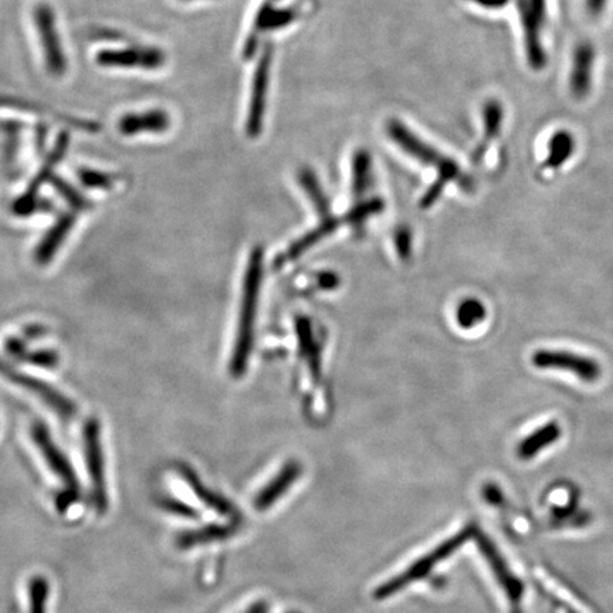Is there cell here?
<instances>
[{
	"mask_svg": "<svg viewBox=\"0 0 613 613\" xmlns=\"http://www.w3.org/2000/svg\"><path fill=\"white\" fill-rule=\"evenodd\" d=\"M367 149L355 152L352 158V192L355 196L365 193L372 181V161Z\"/></svg>",
	"mask_w": 613,
	"mask_h": 613,
	"instance_id": "484cf974",
	"label": "cell"
},
{
	"mask_svg": "<svg viewBox=\"0 0 613 613\" xmlns=\"http://www.w3.org/2000/svg\"><path fill=\"white\" fill-rule=\"evenodd\" d=\"M171 127V117L164 110H149L145 113H131L124 115L118 123V130L125 137L142 134V132H152L161 134Z\"/></svg>",
	"mask_w": 613,
	"mask_h": 613,
	"instance_id": "ac0fdd59",
	"label": "cell"
},
{
	"mask_svg": "<svg viewBox=\"0 0 613 613\" xmlns=\"http://www.w3.org/2000/svg\"><path fill=\"white\" fill-rule=\"evenodd\" d=\"M69 142V135L63 132L59 140H57L56 145H54L52 152H50L49 157L44 161L42 168L39 169L33 181L27 186L25 193L13 203L12 211L16 216L26 218V216L32 215V213L42 208V205H40L42 202L39 201L40 189H42V186L46 184V182H50V179L53 178V169L62 161L67 148H69Z\"/></svg>",
	"mask_w": 613,
	"mask_h": 613,
	"instance_id": "30bf717a",
	"label": "cell"
},
{
	"mask_svg": "<svg viewBox=\"0 0 613 613\" xmlns=\"http://www.w3.org/2000/svg\"><path fill=\"white\" fill-rule=\"evenodd\" d=\"M233 533H235V527L209 524V526L179 534L176 537V545H178L179 550H189V548L198 547V545L226 540V538L232 537Z\"/></svg>",
	"mask_w": 613,
	"mask_h": 613,
	"instance_id": "44dd1931",
	"label": "cell"
},
{
	"mask_svg": "<svg viewBox=\"0 0 613 613\" xmlns=\"http://www.w3.org/2000/svg\"><path fill=\"white\" fill-rule=\"evenodd\" d=\"M96 62L103 67H141L144 70H158L167 62V56L155 47H128V49H108L97 53Z\"/></svg>",
	"mask_w": 613,
	"mask_h": 613,
	"instance_id": "7c38bea8",
	"label": "cell"
},
{
	"mask_svg": "<svg viewBox=\"0 0 613 613\" xmlns=\"http://www.w3.org/2000/svg\"><path fill=\"white\" fill-rule=\"evenodd\" d=\"M516 2L524 32L528 63L534 70H543L547 64V56L544 53L543 43H541V27L547 16L535 8L531 0H516Z\"/></svg>",
	"mask_w": 613,
	"mask_h": 613,
	"instance_id": "5bb4252c",
	"label": "cell"
},
{
	"mask_svg": "<svg viewBox=\"0 0 613 613\" xmlns=\"http://www.w3.org/2000/svg\"><path fill=\"white\" fill-rule=\"evenodd\" d=\"M23 333H25L26 338H29V340H33V338H39L42 337V335L46 334V328L42 327V325L37 324L27 325L25 330H23Z\"/></svg>",
	"mask_w": 613,
	"mask_h": 613,
	"instance_id": "f35d334b",
	"label": "cell"
},
{
	"mask_svg": "<svg viewBox=\"0 0 613 613\" xmlns=\"http://www.w3.org/2000/svg\"><path fill=\"white\" fill-rule=\"evenodd\" d=\"M176 470L181 474L182 479L185 480L186 484H188L189 489L192 490V493L198 497L199 500L202 501L203 504H206L209 508H212L215 513L220 514L223 517H236L237 511L235 506L225 497L220 496V494L216 493V491H212L202 483V480L199 479L198 474L195 473V470L191 469L185 463H178L176 465Z\"/></svg>",
	"mask_w": 613,
	"mask_h": 613,
	"instance_id": "2e32d148",
	"label": "cell"
},
{
	"mask_svg": "<svg viewBox=\"0 0 613 613\" xmlns=\"http://www.w3.org/2000/svg\"><path fill=\"white\" fill-rule=\"evenodd\" d=\"M531 362L538 369L571 372L587 384H594L602 375L598 361L570 351L538 350L531 357Z\"/></svg>",
	"mask_w": 613,
	"mask_h": 613,
	"instance_id": "ba28073f",
	"label": "cell"
},
{
	"mask_svg": "<svg viewBox=\"0 0 613 613\" xmlns=\"http://www.w3.org/2000/svg\"><path fill=\"white\" fill-rule=\"evenodd\" d=\"M338 283H340V279L334 273H321L317 277V284L320 289L333 290L335 287H338Z\"/></svg>",
	"mask_w": 613,
	"mask_h": 613,
	"instance_id": "d590c367",
	"label": "cell"
},
{
	"mask_svg": "<svg viewBox=\"0 0 613 613\" xmlns=\"http://www.w3.org/2000/svg\"><path fill=\"white\" fill-rule=\"evenodd\" d=\"M74 225H76V215L73 212L63 213L62 216H59L49 232L44 235L42 242L36 247L35 259L37 264L46 266V264L52 262L53 257L59 252Z\"/></svg>",
	"mask_w": 613,
	"mask_h": 613,
	"instance_id": "d6986e66",
	"label": "cell"
},
{
	"mask_svg": "<svg viewBox=\"0 0 613 613\" xmlns=\"http://www.w3.org/2000/svg\"><path fill=\"white\" fill-rule=\"evenodd\" d=\"M84 453L90 482L93 484V503L97 513L106 514L108 508L106 466L101 445V426L96 418L87 419L83 429Z\"/></svg>",
	"mask_w": 613,
	"mask_h": 613,
	"instance_id": "277c9868",
	"label": "cell"
},
{
	"mask_svg": "<svg viewBox=\"0 0 613 613\" xmlns=\"http://www.w3.org/2000/svg\"><path fill=\"white\" fill-rule=\"evenodd\" d=\"M467 2L474 3L480 8L497 10L506 8L510 0H467Z\"/></svg>",
	"mask_w": 613,
	"mask_h": 613,
	"instance_id": "8d00e7d4",
	"label": "cell"
},
{
	"mask_svg": "<svg viewBox=\"0 0 613 613\" xmlns=\"http://www.w3.org/2000/svg\"><path fill=\"white\" fill-rule=\"evenodd\" d=\"M562 429L558 422L551 421L531 432L517 446V456L521 460H531L540 455L543 450L554 445L561 439Z\"/></svg>",
	"mask_w": 613,
	"mask_h": 613,
	"instance_id": "ffe728a7",
	"label": "cell"
},
{
	"mask_svg": "<svg viewBox=\"0 0 613 613\" xmlns=\"http://www.w3.org/2000/svg\"><path fill=\"white\" fill-rule=\"evenodd\" d=\"M81 184L91 189H110L114 185V178L104 172L94 171V169L81 168L77 172Z\"/></svg>",
	"mask_w": 613,
	"mask_h": 613,
	"instance_id": "f546056e",
	"label": "cell"
},
{
	"mask_svg": "<svg viewBox=\"0 0 613 613\" xmlns=\"http://www.w3.org/2000/svg\"><path fill=\"white\" fill-rule=\"evenodd\" d=\"M289 613H300V612H289Z\"/></svg>",
	"mask_w": 613,
	"mask_h": 613,
	"instance_id": "60d3db41",
	"label": "cell"
},
{
	"mask_svg": "<svg viewBox=\"0 0 613 613\" xmlns=\"http://www.w3.org/2000/svg\"><path fill=\"white\" fill-rule=\"evenodd\" d=\"M386 132H388L389 140L398 145L405 154L415 158L416 161L421 162L425 167L436 169V172H438L435 184L430 186L428 192L422 198L421 208L426 209L433 206V203L438 201L443 189L450 182H456V184H460L466 189H469L470 185H472V182L467 178V175L463 174L462 168H460L455 159L446 157L438 148L423 141L411 128L406 127L402 121H388Z\"/></svg>",
	"mask_w": 613,
	"mask_h": 613,
	"instance_id": "6da1fadb",
	"label": "cell"
},
{
	"mask_svg": "<svg viewBox=\"0 0 613 613\" xmlns=\"http://www.w3.org/2000/svg\"><path fill=\"white\" fill-rule=\"evenodd\" d=\"M303 466L297 460H290L281 467L280 472L270 480L254 499V507L257 511H266L267 508L276 504L281 496L290 490V487L300 479Z\"/></svg>",
	"mask_w": 613,
	"mask_h": 613,
	"instance_id": "9a60e30c",
	"label": "cell"
},
{
	"mask_svg": "<svg viewBox=\"0 0 613 613\" xmlns=\"http://www.w3.org/2000/svg\"><path fill=\"white\" fill-rule=\"evenodd\" d=\"M575 141L572 138L571 132L558 131L552 135L550 144H548L547 161L545 167L550 169L560 168L571 155L574 154Z\"/></svg>",
	"mask_w": 613,
	"mask_h": 613,
	"instance_id": "d4e9b609",
	"label": "cell"
},
{
	"mask_svg": "<svg viewBox=\"0 0 613 613\" xmlns=\"http://www.w3.org/2000/svg\"><path fill=\"white\" fill-rule=\"evenodd\" d=\"M537 575L541 584H543V587L547 589V591L550 592L555 599H558L561 604L568 606L571 612L594 613V611L589 609L588 606L585 605L584 602H582L581 599H579L578 596L571 591V589L565 588L564 585L558 581V579L552 578L548 572L538 571Z\"/></svg>",
	"mask_w": 613,
	"mask_h": 613,
	"instance_id": "603a6c76",
	"label": "cell"
},
{
	"mask_svg": "<svg viewBox=\"0 0 613 613\" xmlns=\"http://www.w3.org/2000/svg\"><path fill=\"white\" fill-rule=\"evenodd\" d=\"M0 377L5 378L6 381L13 382L19 388L26 389L30 394L36 395L40 401L46 403L63 421H70V419L76 416V403L67 398L66 395L54 389L47 382L40 381V379L30 377L26 372L19 371L18 368L13 367V365L2 360V358H0Z\"/></svg>",
	"mask_w": 613,
	"mask_h": 613,
	"instance_id": "5b68a950",
	"label": "cell"
},
{
	"mask_svg": "<svg viewBox=\"0 0 613 613\" xmlns=\"http://www.w3.org/2000/svg\"><path fill=\"white\" fill-rule=\"evenodd\" d=\"M483 123H484V141L480 144L479 149H476L474 159L482 157L484 151L487 149V145L491 141L496 140L499 137L501 131V124H503V107L497 100L487 101L483 110Z\"/></svg>",
	"mask_w": 613,
	"mask_h": 613,
	"instance_id": "cb8c5ba5",
	"label": "cell"
},
{
	"mask_svg": "<svg viewBox=\"0 0 613 613\" xmlns=\"http://www.w3.org/2000/svg\"><path fill=\"white\" fill-rule=\"evenodd\" d=\"M35 22L46 62L47 71L54 77L63 76L67 70L62 42L57 32L53 9L47 3H39L35 9Z\"/></svg>",
	"mask_w": 613,
	"mask_h": 613,
	"instance_id": "8fae6325",
	"label": "cell"
},
{
	"mask_svg": "<svg viewBox=\"0 0 613 613\" xmlns=\"http://www.w3.org/2000/svg\"><path fill=\"white\" fill-rule=\"evenodd\" d=\"M297 333L300 337L301 354L304 355L308 362V368H310L311 377L314 381H320L321 377V364H320V347L316 338L313 337V328H311L310 321L298 320L297 321Z\"/></svg>",
	"mask_w": 613,
	"mask_h": 613,
	"instance_id": "7402d4cb",
	"label": "cell"
},
{
	"mask_svg": "<svg viewBox=\"0 0 613 613\" xmlns=\"http://www.w3.org/2000/svg\"><path fill=\"white\" fill-rule=\"evenodd\" d=\"M263 262L262 247H254L249 256V262H247L245 279H243L235 347H233L232 358H230V374L235 378H242L245 375L247 364L252 357L257 306H259L260 290H262Z\"/></svg>",
	"mask_w": 613,
	"mask_h": 613,
	"instance_id": "7a4b0ae2",
	"label": "cell"
},
{
	"mask_svg": "<svg viewBox=\"0 0 613 613\" xmlns=\"http://www.w3.org/2000/svg\"><path fill=\"white\" fill-rule=\"evenodd\" d=\"M159 507L162 510L167 511V513L175 514V516L184 517V518H198L199 514L195 508L189 506V504L184 503V501L178 499H171V497H165L159 501Z\"/></svg>",
	"mask_w": 613,
	"mask_h": 613,
	"instance_id": "1f68e13d",
	"label": "cell"
},
{
	"mask_svg": "<svg viewBox=\"0 0 613 613\" xmlns=\"http://www.w3.org/2000/svg\"><path fill=\"white\" fill-rule=\"evenodd\" d=\"M245 613H269V604L266 601H257L256 604L249 606Z\"/></svg>",
	"mask_w": 613,
	"mask_h": 613,
	"instance_id": "ab89813d",
	"label": "cell"
},
{
	"mask_svg": "<svg viewBox=\"0 0 613 613\" xmlns=\"http://www.w3.org/2000/svg\"><path fill=\"white\" fill-rule=\"evenodd\" d=\"M606 2H608V0H587L589 15L594 16V18L601 15V13L604 12Z\"/></svg>",
	"mask_w": 613,
	"mask_h": 613,
	"instance_id": "74e56055",
	"label": "cell"
},
{
	"mask_svg": "<svg viewBox=\"0 0 613 613\" xmlns=\"http://www.w3.org/2000/svg\"><path fill=\"white\" fill-rule=\"evenodd\" d=\"M477 531H479V527L476 524H469L453 537L447 538L445 543L439 544L435 550L428 552L425 557L413 562L411 567L406 568L401 574L379 585L372 596L377 601H382V599L391 598V596L398 594L409 585L422 581L423 578L428 577L430 572L435 570L436 565L447 560L453 552L459 550L467 541L472 540Z\"/></svg>",
	"mask_w": 613,
	"mask_h": 613,
	"instance_id": "3957f363",
	"label": "cell"
},
{
	"mask_svg": "<svg viewBox=\"0 0 613 613\" xmlns=\"http://www.w3.org/2000/svg\"><path fill=\"white\" fill-rule=\"evenodd\" d=\"M186 2H189V0H186Z\"/></svg>",
	"mask_w": 613,
	"mask_h": 613,
	"instance_id": "b9f144b4",
	"label": "cell"
},
{
	"mask_svg": "<svg viewBox=\"0 0 613 613\" xmlns=\"http://www.w3.org/2000/svg\"><path fill=\"white\" fill-rule=\"evenodd\" d=\"M49 582L42 575H36L29 582V611L30 613H46L47 599H49Z\"/></svg>",
	"mask_w": 613,
	"mask_h": 613,
	"instance_id": "f1b7e54d",
	"label": "cell"
},
{
	"mask_svg": "<svg viewBox=\"0 0 613 613\" xmlns=\"http://www.w3.org/2000/svg\"><path fill=\"white\" fill-rule=\"evenodd\" d=\"M272 62L273 49L267 43L264 46L262 56H260L259 63H257L253 74L252 96H250L249 110H247L246 117V134L249 138H257L263 132Z\"/></svg>",
	"mask_w": 613,
	"mask_h": 613,
	"instance_id": "52a82bcc",
	"label": "cell"
},
{
	"mask_svg": "<svg viewBox=\"0 0 613 613\" xmlns=\"http://www.w3.org/2000/svg\"><path fill=\"white\" fill-rule=\"evenodd\" d=\"M474 538H476L477 547L482 552L484 560L489 564L494 578L499 582L508 601H510L511 609L521 608V599H523L524 591H526L523 581L514 574L506 558L503 557L499 548L496 547V544L486 534L479 530L474 535Z\"/></svg>",
	"mask_w": 613,
	"mask_h": 613,
	"instance_id": "9c48e42d",
	"label": "cell"
},
{
	"mask_svg": "<svg viewBox=\"0 0 613 613\" xmlns=\"http://www.w3.org/2000/svg\"><path fill=\"white\" fill-rule=\"evenodd\" d=\"M23 361L40 368H56L59 365V354L53 350L29 351Z\"/></svg>",
	"mask_w": 613,
	"mask_h": 613,
	"instance_id": "4dcf8cb0",
	"label": "cell"
},
{
	"mask_svg": "<svg viewBox=\"0 0 613 613\" xmlns=\"http://www.w3.org/2000/svg\"><path fill=\"white\" fill-rule=\"evenodd\" d=\"M279 0H264L254 16L253 26L243 46V57L252 59L254 53L259 49L260 37L266 33L276 32V30L286 29L293 25L301 15L298 6H277Z\"/></svg>",
	"mask_w": 613,
	"mask_h": 613,
	"instance_id": "8992f818",
	"label": "cell"
},
{
	"mask_svg": "<svg viewBox=\"0 0 613 613\" xmlns=\"http://www.w3.org/2000/svg\"><path fill=\"white\" fill-rule=\"evenodd\" d=\"M50 184L53 185V188L60 193V196L69 203L74 211L84 212L91 208V203L86 196L81 195L74 186H71L69 182L64 181L60 176H53L50 179Z\"/></svg>",
	"mask_w": 613,
	"mask_h": 613,
	"instance_id": "83f0119b",
	"label": "cell"
},
{
	"mask_svg": "<svg viewBox=\"0 0 613 613\" xmlns=\"http://www.w3.org/2000/svg\"><path fill=\"white\" fill-rule=\"evenodd\" d=\"M32 439L36 443L37 449L42 453L47 465L52 469V472L62 480L66 490L79 494V480H77L76 472L71 467L69 459L64 456L62 450L54 443L49 429L43 423H35L32 426Z\"/></svg>",
	"mask_w": 613,
	"mask_h": 613,
	"instance_id": "4fadbf2b",
	"label": "cell"
},
{
	"mask_svg": "<svg viewBox=\"0 0 613 613\" xmlns=\"http://www.w3.org/2000/svg\"><path fill=\"white\" fill-rule=\"evenodd\" d=\"M5 348L13 358H16V360H23L27 352H29L27 351L25 341L15 337L6 340Z\"/></svg>",
	"mask_w": 613,
	"mask_h": 613,
	"instance_id": "836d02e7",
	"label": "cell"
},
{
	"mask_svg": "<svg viewBox=\"0 0 613 613\" xmlns=\"http://www.w3.org/2000/svg\"><path fill=\"white\" fill-rule=\"evenodd\" d=\"M595 50L587 42L578 44L572 63L570 87L572 96L582 100L589 94L592 87V71H594Z\"/></svg>",
	"mask_w": 613,
	"mask_h": 613,
	"instance_id": "e0dca14e",
	"label": "cell"
},
{
	"mask_svg": "<svg viewBox=\"0 0 613 613\" xmlns=\"http://www.w3.org/2000/svg\"><path fill=\"white\" fill-rule=\"evenodd\" d=\"M486 307L482 301L476 300V298H469V300L463 301L457 310V323L460 327L470 330L474 325L482 323L486 318Z\"/></svg>",
	"mask_w": 613,
	"mask_h": 613,
	"instance_id": "4316f807",
	"label": "cell"
},
{
	"mask_svg": "<svg viewBox=\"0 0 613 613\" xmlns=\"http://www.w3.org/2000/svg\"><path fill=\"white\" fill-rule=\"evenodd\" d=\"M482 494L483 499L486 500V503L491 504V506H501V504H503V491H501L500 487L497 486V484H484Z\"/></svg>",
	"mask_w": 613,
	"mask_h": 613,
	"instance_id": "d6a6232c",
	"label": "cell"
},
{
	"mask_svg": "<svg viewBox=\"0 0 613 613\" xmlns=\"http://www.w3.org/2000/svg\"><path fill=\"white\" fill-rule=\"evenodd\" d=\"M396 247H398V252L402 257H408V254L411 253V235H409L408 230H401L398 233Z\"/></svg>",
	"mask_w": 613,
	"mask_h": 613,
	"instance_id": "e575fe53",
	"label": "cell"
}]
</instances>
